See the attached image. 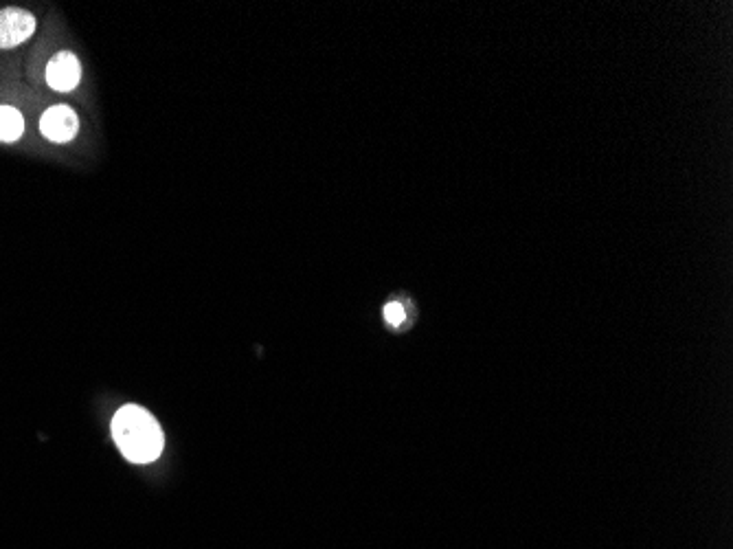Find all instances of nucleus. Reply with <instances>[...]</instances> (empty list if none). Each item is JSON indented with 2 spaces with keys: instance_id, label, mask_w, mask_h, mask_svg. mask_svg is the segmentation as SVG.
<instances>
[{
  "instance_id": "1",
  "label": "nucleus",
  "mask_w": 733,
  "mask_h": 549,
  "mask_svg": "<svg viewBox=\"0 0 733 549\" xmlns=\"http://www.w3.org/2000/svg\"><path fill=\"white\" fill-rule=\"evenodd\" d=\"M112 440L132 464H150L163 453V429L150 411L137 405L121 407L112 418Z\"/></svg>"
},
{
  "instance_id": "2",
  "label": "nucleus",
  "mask_w": 733,
  "mask_h": 549,
  "mask_svg": "<svg viewBox=\"0 0 733 549\" xmlns=\"http://www.w3.org/2000/svg\"><path fill=\"white\" fill-rule=\"evenodd\" d=\"M36 16L27 9L7 7L0 11V49H14L36 33Z\"/></svg>"
},
{
  "instance_id": "3",
  "label": "nucleus",
  "mask_w": 733,
  "mask_h": 549,
  "mask_svg": "<svg viewBox=\"0 0 733 549\" xmlns=\"http://www.w3.org/2000/svg\"><path fill=\"white\" fill-rule=\"evenodd\" d=\"M40 130L53 143H69L80 130V119L69 106H53L42 115Z\"/></svg>"
},
{
  "instance_id": "4",
  "label": "nucleus",
  "mask_w": 733,
  "mask_h": 549,
  "mask_svg": "<svg viewBox=\"0 0 733 549\" xmlns=\"http://www.w3.org/2000/svg\"><path fill=\"white\" fill-rule=\"evenodd\" d=\"M82 66L73 53L62 51L47 64V84L58 93H71L80 84Z\"/></svg>"
},
{
  "instance_id": "5",
  "label": "nucleus",
  "mask_w": 733,
  "mask_h": 549,
  "mask_svg": "<svg viewBox=\"0 0 733 549\" xmlns=\"http://www.w3.org/2000/svg\"><path fill=\"white\" fill-rule=\"evenodd\" d=\"M22 132H25V121L20 112L11 106H0V141H18Z\"/></svg>"
},
{
  "instance_id": "6",
  "label": "nucleus",
  "mask_w": 733,
  "mask_h": 549,
  "mask_svg": "<svg viewBox=\"0 0 733 549\" xmlns=\"http://www.w3.org/2000/svg\"><path fill=\"white\" fill-rule=\"evenodd\" d=\"M385 321L389 323L391 328H402L404 323L409 321V310L404 304H398V301H393V304H387L385 306Z\"/></svg>"
}]
</instances>
